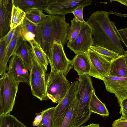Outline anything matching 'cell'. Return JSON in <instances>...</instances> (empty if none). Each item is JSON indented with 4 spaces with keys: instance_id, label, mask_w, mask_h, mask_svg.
<instances>
[{
    "instance_id": "6da1fadb",
    "label": "cell",
    "mask_w": 127,
    "mask_h": 127,
    "mask_svg": "<svg viewBox=\"0 0 127 127\" xmlns=\"http://www.w3.org/2000/svg\"><path fill=\"white\" fill-rule=\"evenodd\" d=\"M108 12L99 10L90 16L87 24L92 29L93 35V46H99L113 51L120 56L125 51L119 37L115 23L110 20Z\"/></svg>"
},
{
    "instance_id": "7a4b0ae2",
    "label": "cell",
    "mask_w": 127,
    "mask_h": 127,
    "mask_svg": "<svg viewBox=\"0 0 127 127\" xmlns=\"http://www.w3.org/2000/svg\"><path fill=\"white\" fill-rule=\"evenodd\" d=\"M64 15H47L38 26L41 41V46L51 62V47L55 41L63 46L68 42L69 24L65 21Z\"/></svg>"
},
{
    "instance_id": "3957f363",
    "label": "cell",
    "mask_w": 127,
    "mask_h": 127,
    "mask_svg": "<svg viewBox=\"0 0 127 127\" xmlns=\"http://www.w3.org/2000/svg\"><path fill=\"white\" fill-rule=\"evenodd\" d=\"M79 85L76 96L77 106L75 127H79L90 118L92 113L89 108L90 101L95 91L91 76L88 74L79 76Z\"/></svg>"
},
{
    "instance_id": "277c9868",
    "label": "cell",
    "mask_w": 127,
    "mask_h": 127,
    "mask_svg": "<svg viewBox=\"0 0 127 127\" xmlns=\"http://www.w3.org/2000/svg\"><path fill=\"white\" fill-rule=\"evenodd\" d=\"M46 81L45 100L49 99L53 103H58L65 95L71 84L63 73L51 68Z\"/></svg>"
},
{
    "instance_id": "5b68a950",
    "label": "cell",
    "mask_w": 127,
    "mask_h": 127,
    "mask_svg": "<svg viewBox=\"0 0 127 127\" xmlns=\"http://www.w3.org/2000/svg\"><path fill=\"white\" fill-rule=\"evenodd\" d=\"M51 68L54 71L61 72L66 77L73 66L71 60L67 58L62 44L55 41L52 45L50 54Z\"/></svg>"
},
{
    "instance_id": "8992f818",
    "label": "cell",
    "mask_w": 127,
    "mask_h": 127,
    "mask_svg": "<svg viewBox=\"0 0 127 127\" xmlns=\"http://www.w3.org/2000/svg\"><path fill=\"white\" fill-rule=\"evenodd\" d=\"M3 82V109L1 115L12 111L18 91L19 83L7 72L1 76Z\"/></svg>"
},
{
    "instance_id": "52a82bcc",
    "label": "cell",
    "mask_w": 127,
    "mask_h": 127,
    "mask_svg": "<svg viewBox=\"0 0 127 127\" xmlns=\"http://www.w3.org/2000/svg\"><path fill=\"white\" fill-rule=\"evenodd\" d=\"M92 2V0H50L44 10L49 15H65L80 5L87 6Z\"/></svg>"
},
{
    "instance_id": "ba28073f",
    "label": "cell",
    "mask_w": 127,
    "mask_h": 127,
    "mask_svg": "<svg viewBox=\"0 0 127 127\" xmlns=\"http://www.w3.org/2000/svg\"><path fill=\"white\" fill-rule=\"evenodd\" d=\"M93 34L91 28L85 22L76 38L71 43L68 42L67 46L76 55L81 53L87 52L93 45Z\"/></svg>"
},
{
    "instance_id": "9c48e42d",
    "label": "cell",
    "mask_w": 127,
    "mask_h": 127,
    "mask_svg": "<svg viewBox=\"0 0 127 127\" xmlns=\"http://www.w3.org/2000/svg\"><path fill=\"white\" fill-rule=\"evenodd\" d=\"M78 85V80L73 82L65 95L55 107L53 118L54 127H59L61 124L71 103L76 97Z\"/></svg>"
},
{
    "instance_id": "30bf717a",
    "label": "cell",
    "mask_w": 127,
    "mask_h": 127,
    "mask_svg": "<svg viewBox=\"0 0 127 127\" xmlns=\"http://www.w3.org/2000/svg\"><path fill=\"white\" fill-rule=\"evenodd\" d=\"M87 53L91 65V70L88 74L103 81L109 76L111 62L91 48Z\"/></svg>"
},
{
    "instance_id": "8fae6325",
    "label": "cell",
    "mask_w": 127,
    "mask_h": 127,
    "mask_svg": "<svg viewBox=\"0 0 127 127\" xmlns=\"http://www.w3.org/2000/svg\"><path fill=\"white\" fill-rule=\"evenodd\" d=\"M7 72L17 82L29 84L30 74L28 68L21 57L13 55L9 60Z\"/></svg>"
},
{
    "instance_id": "7c38bea8",
    "label": "cell",
    "mask_w": 127,
    "mask_h": 127,
    "mask_svg": "<svg viewBox=\"0 0 127 127\" xmlns=\"http://www.w3.org/2000/svg\"><path fill=\"white\" fill-rule=\"evenodd\" d=\"M103 81L106 90L114 94L120 106L127 98V77L108 76Z\"/></svg>"
},
{
    "instance_id": "4fadbf2b",
    "label": "cell",
    "mask_w": 127,
    "mask_h": 127,
    "mask_svg": "<svg viewBox=\"0 0 127 127\" xmlns=\"http://www.w3.org/2000/svg\"><path fill=\"white\" fill-rule=\"evenodd\" d=\"M25 40L21 32V25L15 29L13 37L6 48L5 55L2 63L0 65V75H4L8 69L7 63L10 58L16 54L19 47Z\"/></svg>"
},
{
    "instance_id": "5bb4252c",
    "label": "cell",
    "mask_w": 127,
    "mask_h": 127,
    "mask_svg": "<svg viewBox=\"0 0 127 127\" xmlns=\"http://www.w3.org/2000/svg\"><path fill=\"white\" fill-rule=\"evenodd\" d=\"M13 0H0V39L3 38L11 29Z\"/></svg>"
},
{
    "instance_id": "9a60e30c",
    "label": "cell",
    "mask_w": 127,
    "mask_h": 127,
    "mask_svg": "<svg viewBox=\"0 0 127 127\" xmlns=\"http://www.w3.org/2000/svg\"><path fill=\"white\" fill-rule=\"evenodd\" d=\"M29 52L32 60L31 71L39 82L42 90L45 95L46 83L45 78L46 71L36 58L31 45Z\"/></svg>"
},
{
    "instance_id": "2e32d148",
    "label": "cell",
    "mask_w": 127,
    "mask_h": 127,
    "mask_svg": "<svg viewBox=\"0 0 127 127\" xmlns=\"http://www.w3.org/2000/svg\"><path fill=\"white\" fill-rule=\"evenodd\" d=\"M71 61L74 69L77 72L79 76L88 74L90 72L91 65L87 52L76 54Z\"/></svg>"
},
{
    "instance_id": "e0dca14e",
    "label": "cell",
    "mask_w": 127,
    "mask_h": 127,
    "mask_svg": "<svg viewBox=\"0 0 127 127\" xmlns=\"http://www.w3.org/2000/svg\"><path fill=\"white\" fill-rule=\"evenodd\" d=\"M50 0H13V4L25 12L34 9L44 10Z\"/></svg>"
},
{
    "instance_id": "ac0fdd59",
    "label": "cell",
    "mask_w": 127,
    "mask_h": 127,
    "mask_svg": "<svg viewBox=\"0 0 127 127\" xmlns=\"http://www.w3.org/2000/svg\"><path fill=\"white\" fill-rule=\"evenodd\" d=\"M108 76L127 77V67L124 55L120 56L111 62Z\"/></svg>"
},
{
    "instance_id": "d6986e66",
    "label": "cell",
    "mask_w": 127,
    "mask_h": 127,
    "mask_svg": "<svg viewBox=\"0 0 127 127\" xmlns=\"http://www.w3.org/2000/svg\"><path fill=\"white\" fill-rule=\"evenodd\" d=\"M95 92V91L93 92L90 101L89 108L90 112L103 117L108 116L109 112L105 104L99 99Z\"/></svg>"
},
{
    "instance_id": "ffe728a7",
    "label": "cell",
    "mask_w": 127,
    "mask_h": 127,
    "mask_svg": "<svg viewBox=\"0 0 127 127\" xmlns=\"http://www.w3.org/2000/svg\"><path fill=\"white\" fill-rule=\"evenodd\" d=\"M77 109L75 97L71 103L62 123L59 127H75Z\"/></svg>"
},
{
    "instance_id": "44dd1931",
    "label": "cell",
    "mask_w": 127,
    "mask_h": 127,
    "mask_svg": "<svg viewBox=\"0 0 127 127\" xmlns=\"http://www.w3.org/2000/svg\"><path fill=\"white\" fill-rule=\"evenodd\" d=\"M30 44L34 54L38 61L46 71L49 63L47 55L41 46L35 40L29 42Z\"/></svg>"
},
{
    "instance_id": "7402d4cb",
    "label": "cell",
    "mask_w": 127,
    "mask_h": 127,
    "mask_svg": "<svg viewBox=\"0 0 127 127\" xmlns=\"http://www.w3.org/2000/svg\"><path fill=\"white\" fill-rule=\"evenodd\" d=\"M30 46L29 42L25 41L19 47L16 53L23 60L30 72L31 71L32 66V60L29 52Z\"/></svg>"
},
{
    "instance_id": "603a6c76",
    "label": "cell",
    "mask_w": 127,
    "mask_h": 127,
    "mask_svg": "<svg viewBox=\"0 0 127 127\" xmlns=\"http://www.w3.org/2000/svg\"><path fill=\"white\" fill-rule=\"evenodd\" d=\"M25 16V12L13 4L11 13V29H15L21 25L23 23Z\"/></svg>"
},
{
    "instance_id": "cb8c5ba5",
    "label": "cell",
    "mask_w": 127,
    "mask_h": 127,
    "mask_svg": "<svg viewBox=\"0 0 127 127\" xmlns=\"http://www.w3.org/2000/svg\"><path fill=\"white\" fill-rule=\"evenodd\" d=\"M30 74L29 84L31 87L32 95L41 101L45 100V95L39 82L31 71L30 72Z\"/></svg>"
},
{
    "instance_id": "d4e9b609",
    "label": "cell",
    "mask_w": 127,
    "mask_h": 127,
    "mask_svg": "<svg viewBox=\"0 0 127 127\" xmlns=\"http://www.w3.org/2000/svg\"><path fill=\"white\" fill-rule=\"evenodd\" d=\"M0 127H27L10 113L0 115Z\"/></svg>"
},
{
    "instance_id": "484cf974",
    "label": "cell",
    "mask_w": 127,
    "mask_h": 127,
    "mask_svg": "<svg viewBox=\"0 0 127 127\" xmlns=\"http://www.w3.org/2000/svg\"><path fill=\"white\" fill-rule=\"evenodd\" d=\"M26 18L29 21L38 26L47 15L42 11L37 9L30 10L25 12Z\"/></svg>"
},
{
    "instance_id": "4316f807",
    "label": "cell",
    "mask_w": 127,
    "mask_h": 127,
    "mask_svg": "<svg viewBox=\"0 0 127 127\" xmlns=\"http://www.w3.org/2000/svg\"><path fill=\"white\" fill-rule=\"evenodd\" d=\"M71 25L70 27L67 34L68 42H72L79 33L84 23L78 21L74 17L71 21Z\"/></svg>"
},
{
    "instance_id": "83f0119b",
    "label": "cell",
    "mask_w": 127,
    "mask_h": 127,
    "mask_svg": "<svg viewBox=\"0 0 127 127\" xmlns=\"http://www.w3.org/2000/svg\"><path fill=\"white\" fill-rule=\"evenodd\" d=\"M90 48L111 62L120 56L118 53L113 51L100 46H93Z\"/></svg>"
},
{
    "instance_id": "f1b7e54d",
    "label": "cell",
    "mask_w": 127,
    "mask_h": 127,
    "mask_svg": "<svg viewBox=\"0 0 127 127\" xmlns=\"http://www.w3.org/2000/svg\"><path fill=\"white\" fill-rule=\"evenodd\" d=\"M55 107L48 108L44 114L42 121L38 127H54L53 118Z\"/></svg>"
},
{
    "instance_id": "f546056e",
    "label": "cell",
    "mask_w": 127,
    "mask_h": 127,
    "mask_svg": "<svg viewBox=\"0 0 127 127\" xmlns=\"http://www.w3.org/2000/svg\"><path fill=\"white\" fill-rule=\"evenodd\" d=\"M22 24L29 31L31 32L35 36V40L41 46V39L39 32L38 26L32 23L26 17H25Z\"/></svg>"
},
{
    "instance_id": "4dcf8cb0",
    "label": "cell",
    "mask_w": 127,
    "mask_h": 127,
    "mask_svg": "<svg viewBox=\"0 0 127 127\" xmlns=\"http://www.w3.org/2000/svg\"><path fill=\"white\" fill-rule=\"evenodd\" d=\"M21 34L25 40L29 42L35 40V35L28 31L22 24L21 25Z\"/></svg>"
},
{
    "instance_id": "1f68e13d",
    "label": "cell",
    "mask_w": 127,
    "mask_h": 127,
    "mask_svg": "<svg viewBox=\"0 0 127 127\" xmlns=\"http://www.w3.org/2000/svg\"><path fill=\"white\" fill-rule=\"evenodd\" d=\"M87 6L85 5H82L78 6L72 12V13L76 19L79 21L84 22L85 21L83 18V10L84 7Z\"/></svg>"
},
{
    "instance_id": "d6a6232c",
    "label": "cell",
    "mask_w": 127,
    "mask_h": 127,
    "mask_svg": "<svg viewBox=\"0 0 127 127\" xmlns=\"http://www.w3.org/2000/svg\"><path fill=\"white\" fill-rule=\"evenodd\" d=\"M6 46L4 38L0 39V65L2 63L4 58L6 50Z\"/></svg>"
},
{
    "instance_id": "836d02e7",
    "label": "cell",
    "mask_w": 127,
    "mask_h": 127,
    "mask_svg": "<svg viewBox=\"0 0 127 127\" xmlns=\"http://www.w3.org/2000/svg\"><path fill=\"white\" fill-rule=\"evenodd\" d=\"M120 40L123 43L127 48V28L118 30Z\"/></svg>"
},
{
    "instance_id": "e575fe53",
    "label": "cell",
    "mask_w": 127,
    "mask_h": 127,
    "mask_svg": "<svg viewBox=\"0 0 127 127\" xmlns=\"http://www.w3.org/2000/svg\"><path fill=\"white\" fill-rule=\"evenodd\" d=\"M47 108L42 111L40 112L35 113L36 116L33 122L32 126H33L38 127L42 120L43 115L44 113L47 110Z\"/></svg>"
},
{
    "instance_id": "d590c367",
    "label": "cell",
    "mask_w": 127,
    "mask_h": 127,
    "mask_svg": "<svg viewBox=\"0 0 127 127\" xmlns=\"http://www.w3.org/2000/svg\"><path fill=\"white\" fill-rule=\"evenodd\" d=\"M112 127H127V120L120 118L115 120L112 125Z\"/></svg>"
},
{
    "instance_id": "8d00e7d4",
    "label": "cell",
    "mask_w": 127,
    "mask_h": 127,
    "mask_svg": "<svg viewBox=\"0 0 127 127\" xmlns=\"http://www.w3.org/2000/svg\"><path fill=\"white\" fill-rule=\"evenodd\" d=\"M0 115L2 114L3 109V82L2 78L0 79Z\"/></svg>"
},
{
    "instance_id": "74e56055",
    "label": "cell",
    "mask_w": 127,
    "mask_h": 127,
    "mask_svg": "<svg viewBox=\"0 0 127 127\" xmlns=\"http://www.w3.org/2000/svg\"><path fill=\"white\" fill-rule=\"evenodd\" d=\"M15 29H11L8 33L3 38L5 40L6 48L13 37Z\"/></svg>"
},
{
    "instance_id": "f35d334b",
    "label": "cell",
    "mask_w": 127,
    "mask_h": 127,
    "mask_svg": "<svg viewBox=\"0 0 127 127\" xmlns=\"http://www.w3.org/2000/svg\"><path fill=\"white\" fill-rule=\"evenodd\" d=\"M119 113L122 114L120 118L127 120V110L120 108Z\"/></svg>"
},
{
    "instance_id": "ab89813d",
    "label": "cell",
    "mask_w": 127,
    "mask_h": 127,
    "mask_svg": "<svg viewBox=\"0 0 127 127\" xmlns=\"http://www.w3.org/2000/svg\"><path fill=\"white\" fill-rule=\"evenodd\" d=\"M120 108L127 110V98L124 100L120 106Z\"/></svg>"
},
{
    "instance_id": "60d3db41",
    "label": "cell",
    "mask_w": 127,
    "mask_h": 127,
    "mask_svg": "<svg viewBox=\"0 0 127 127\" xmlns=\"http://www.w3.org/2000/svg\"><path fill=\"white\" fill-rule=\"evenodd\" d=\"M79 127H100L98 124L92 123L87 125H82Z\"/></svg>"
},
{
    "instance_id": "b9f144b4",
    "label": "cell",
    "mask_w": 127,
    "mask_h": 127,
    "mask_svg": "<svg viewBox=\"0 0 127 127\" xmlns=\"http://www.w3.org/2000/svg\"><path fill=\"white\" fill-rule=\"evenodd\" d=\"M117 1L121 4L127 6V0H110V1Z\"/></svg>"
},
{
    "instance_id": "7bdbcfd3",
    "label": "cell",
    "mask_w": 127,
    "mask_h": 127,
    "mask_svg": "<svg viewBox=\"0 0 127 127\" xmlns=\"http://www.w3.org/2000/svg\"><path fill=\"white\" fill-rule=\"evenodd\" d=\"M124 56L125 57V59L126 62V64L127 67V50L125 51V54Z\"/></svg>"
},
{
    "instance_id": "ee69618b",
    "label": "cell",
    "mask_w": 127,
    "mask_h": 127,
    "mask_svg": "<svg viewBox=\"0 0 127 127\" xmlns=\"http://www.w3.org/2000/svg\"></svg>"
}]
</instances>
